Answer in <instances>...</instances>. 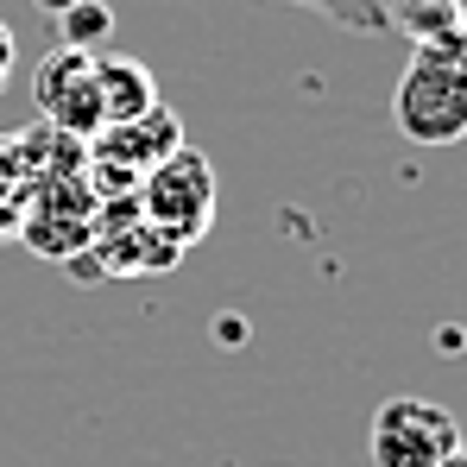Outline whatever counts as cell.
<instances>
[{
    "label": "cell",
    "mask_w": 467,
    "mask_h": 467,
    "mask_svg": "<svg viewBox=\"0 0 467 467\" xmlns=\"http://www.w3.org/2000/svg\"><path fill=\"white\" fill-rule=\"evenodd\" d=\"M32 101H38V114H45L57 133H70L82 146L108 127V120H101V95H95V57H88V51H70V45H57V51L38 57V70H32Z\"/></svg>",
    "instance_id": "4"
},
{
    "label": "cell",
    "mask_w": 467,
    "mask_h": 467,
    "mask_svg": "<svg viewBox=\"0 0 467 467\" xmlns=\"http://www.w3.org/2000/svg\"><path fill=\"white\" fill-rule=\"evenodd\" d=\"M455 442H462V423L436 398H386L367 430L373 467H436Z\"/></svg>",
    "instance_id": "3"
},
{
    "label": "cell",
    "mask_w": 467,
    "mask_h": 467,
    "mask_svg": "<svg viewBox=\"0 0 467 467\" xmlns=\"http://www.w3.org/2000/svg\"><path fill=\"white\" fill-rule=\"evenodd\" d=\"M57 32H64V45L70 51H101L108 38H114V6L108 0H77L70 13H57Z\"/></svg>",
    "instance_id": "8"
},
{
    "label": "cell",
    "mask_w": 467,
    "mask_h": 467,
    "mask_svg": "<svg viewBox=\"0 0 467 467\" xmlns=\"http://www.w3.org/2000/svg\"><path fill=\"white\" fill-rule=\"evenodd\" d=\"M436 467H467V436H462V442H455V449H449V455H442Z\"/></svg>",
    "instance_id": "13"
},
{
    "label": "cell",
    "mask_w": 467,
    "mask_h": 467,
    "mask_svg": "<svg viewBox=\"0 0 467 467\" xmlns=\"http://www.w3.org/2000/svg\"><path fill=\"white\" fill-rule=\"evenodd\" d=\"M391 120L410 146H462L467 140V26L410 51L398 95H391Z\"/></svg>",
    "instance_id": "1"
},
{
    "label": "cell",
    "mask_w": 467,
    "mask_h": 467,
    "mask_svg": "<svg viewBox=\"0 0 467 467\" xmlns=\"http://www.w3.org/2000/svg\"><path fill=\"white\" fill-rule=\"evenodd\" d=\"M285 6H304V13L328 19V26H341V32H360V38H379V32H391L386 0H285Z\"/></svg>",
    "instance_id": "7"
},
{
    "label": "cell",
    "mask_w": 467,
    "mask_h": 467,
    "mask_svg": "<svg viewBox=\"0 0 467 467\" xmlns=\"http://www.w3.org/2000/svg\"><path fill=\"white\" fill-rule=\"evenodd\" d=\"M455 6H467V0H455Z\"/></svg>",
    "instance_id": "14"
},
{
    "label": "cell",
    "mask_w": 467,
    "mask_h": 467,
    "mask_svg": "<svg viewBox=\"0 0 467 467\" xmlns=\"http://www.w3.org/2000/svg\"><path fill=\"white\" fill-rule=\"evenodd\" d=\"M26 202H32V183L19 177L13 140H0V234H19V222H26Z\"/></svg>",
    "instance_id": "10"
},
{
    "label": "cell",
    "mask_w": 467,
    "mask_h": 467,
    "mask_svg": "<svg viewBox=\"0 0 467 467\" xmlns=\"http://www.w3.org/2000/svg\"><path fill=\"white\" fill-rule=\"evenodd\" d=\"M391 26H404L417 45H436V38H449L455 26H462V13H455V0H398L386 6Z\"/></svg>",
    "instance_id": "9"
},
{
    "label": "cell",
    "mask_w": 467,
    "mask_h": 467,
    "mask_svg": "<svg viewBox=\"0 0 467 467\" xmlns=\"http://www.w3.org/2000/svg\"><path fill=\"white\" fill-rule=\"evenodd\" d=\"M32 6H38V13H45V19H57V13H70V6H77V0H32Z\"/></svg>",
    "instance_id": "12"
},
{
    "label": "cell",
    "mask_w": 467,
    "mask_h": 467,
    "mask_svg": "<svg viewBox=\"0 0 467 467\" xmlns=\"http://www.w3.org/2000/svg\"><path fill=\"white\" fill-rule=\"evenodd\" d=\"M183 146V120H177V108H146L140 120H120V127H101L95 140H88V158H108V164H127V171H152L164 158Z\"/></svg>",
    "instance_id": "5"
},
{
    "label": "cell",
    "mask_w": 467,
    "mask_h": 467,
    "mask_svg": "<svg viewBox=\"0 0 467 467\" xmlns=\"http://www.w3.org/2000/svg\"><path fill=\"white\" fill-rule=\"evenodd\" d=\"M13 64H19V51H13V32H6V19H0V95H6V82H13Z\"/></svg>",
    "instance_id": "11"
},
{
    "label": "cell",
    "mask_w": 467,
    "mask_h": 467,
    "mask_svg": "<svg viewBox=\"0 0 467 467\" xmlns=\"http://www.w3.org/2000/svg\"><path fill=\"white\" fill-rule=\"evenodd\" d=\"M95 95H101V120L120 127L158 108V77L140 57H95Z\"/></svg>",
    "instance_id": "6"
},
{
    "label": "cell",
    "mask_w": 467,
    "mask_h": 467,
    "mask_svg": "<svg viewBox=\"0 0 467 467\" xmlns=\"http://www.w3.org/2000/svg\"><path fill=\"white\" fill-rule=\"evenodd\" d=\"M215 202H222L215 164L196 152V146H177L164 164H152V171L140 177V209H146V222L164 228V234H177L183 246H196L202 234L215 228Z\"/></svg>",
    "instance_id": "2"
}]
</instances>
